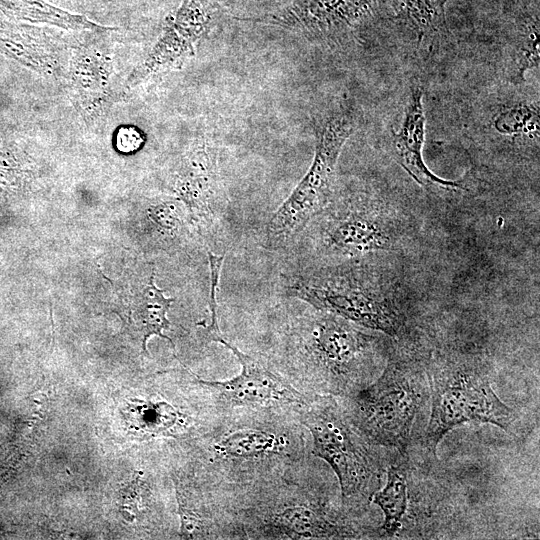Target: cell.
Segmentation results:
<instances>
[{
	"label": "cell",
	"mask_w": 540,
	"mask_h": 540,
	"mask_svg": "<svg viewBox=\"0 0 540 540\" xmlns=\"http://www.w3.org/2000/svg\"><path fill=\"white\" fill-rule=\"evenodd\" d=\"M398 19L412 28L419 41L447 31L445 4L448 0H386Z\"/></svg>",
	"instance_id": "17"
},
{
	"label": "cell",
	"mask_w": 540,
	"mask_h": 540,
	"mask_svg": "<svg viewBox=\"0 0 540 540\" xmlns=\"http://www.w3.org/2000/svg\"><path fill=\"white\" fill-rule=\"evenodd\" d=\"M337 315L313 308L290 327L287 353L306 380L334 396H349L381 373L378 339Z\"/></svg>",
	"instance_id": "1"
},
{
	"label": "cell",
	"mask_w": 540,
	"mask_h": 540,
	"mask_svg": "<svg viewBox=\"0 0 540 540\" xmlns=\"http://www.w3.org/2000/svg\"><path fill=\"white\" fill-rule=\"evenodd\" d=\"M370 500L384 514L381 527L384 533L395 535L402 525L408 506L407 465L404 460L388 467L385 486L376 491Z\"/></svg>",
	"instance_id": "16"
},
{
	"label": "cell",
	"mask_w": 540,
	"mask_h": 540,
	"mask_svg": "<svg viewBox=\"0 0 540 540\" xmlns=\"http://www.w3.org/2000/svg\"><path fill=\"white\" fill-rule=\"evenodd\" d=\"M427 382L416 363L390 361L371 383L345 397L344 409L369 442L404 452L416 416L428 399Z\"/></svg>",
	"instance_id": "3"
},
{
	"label": "cell",
	"mask_w": 540,
	"mask_h": 540,
	"mask_svg": "<svg viewBox=\"0 0 540 540\" xmlns=\"http://www.w3.org/2000/svg\"><path fill=\"white\" fill-rule=\"evenodd\" d=\"M426 116L423 91L412 88L401 117L400 126L392 129L390 147L398 164L421 186L463 189L460 182L443 179L425 164L422 150L425 142Z\"/></svg>",
	"instance_id": "13"
},
{
	"label": "cell",
	"mask_w": 540,
	"mask_h": 540,
	"mask_svg": "<svg viewBox=\"0 0 540 540\" xmlns=\"http://www.w3.org/2000/svg\"><path fill=\"white\" fill-rule=\"evenodd\" d=\"M290 432L266 421L213 425L208 446L211 462L219 469H270V464H283L296 456Z\"/></svg>",
	"instance_id": "10"
},
{
	"label": "cell",
	"mask_w": 540,
	"mask_h": 540,
	"mask_svg": "<svg viewBox=\"0 0 540 540\" xmlns=\"http://www.w3.org/2000/svg\"><path fill=\"white\" fill-rule=\"evenodd\" d=\"M378 0H300L279 16L268 20L300 27L322 39L344 35L371 20Z\"/></svg>",
	"instance_id": "12"
},
{
	"label": "cell",
	"mask_w": 540,
	"mask_h": 540,
	"mask_svg": "<svg viewBox=\"0 0 540 540\" xmlns=\"http://www.w3.org/2000/svg\"><path fill=\"white\" fill-rule=\"evenodd\" d=\"M174 301L166 298L163 291L158 289L151 277L149 286L143 291L135 310L134 322L142 336V347L146 351L147 339L152 335H158L171 341L163 334V330L170 325L167 319V311Z\"/></svg>",
	"instance_id": "19"
},
{
	"label": "cell",
	"mask_w": 540,
	"mask_h": 540,
	"mask_svg": "<svg viewBox=\"0 0 540 540\" xmlns=\"http://www.w3.org/2000/svg\"><path fill=\"white\" fill-rule=\"evenodd\" d=\"M301 424L312 436V452L323 459L339 482L342 504L370 500L381 483V468L369 442L352 424L332 395L310 398L298 410Z\"/></svg>",
	"instance_id": "4"
},
{
	"label": "cell",
	"mask_w": 540,
	"mask_h": 540,
	"mask_svg": "<svg viewBox=\"0 0 540 540\" xmlns=\"http://www.w3.org/2000/svg\"><path fill=\"white\" fill-rule=\"evenodd\" d=\"M513 59V67L515 69L513 72V79L517 82L523 79L524 74L528 69L539 66L538 20H534L526 28L523 37L517 45Z\"/></svg>",
	"instance_id": "21"
},
{
	"label": "cell",
	"mask_w": 540,
	"mask_h": 540,
	"mask_svg": "<svg viewBox=\"0 0 540 540\" xmlns=\"http://www.w3.org/2000/svg\"><path fill=\"white\" fill-rule=\"evenodd\" d=\"M181 193L202 232L212 236L222 223L226 202L221 187L216 155L205 144L191 155L189 169L181 181Z\"/></svg>",
	"instance_id": "14"
},
{
	"label": "cell",
	"mask_w": 540,
	"mask_h": 540,
	"mask_svg": "<svg viewBox=\"0 0 540 540\" xmlns=\"http://www.w3.org/2000/svg\"><path fill=\"white\" fill-rule=\"evenodd\" d=\"M0 6L20 19L44 23L65 29L104 31L103 27L87 17L56 7L45 0H0Z\"/></svg>",
	"instance_id": "18"
},
{
	"label": "cell",
	"mask_w": 540,
	"mask_h": 540,
	"mask_svg": "<svg viewBox=\"0 0 540 540\" xmlns=\"http://www.w3.org/2000/svg\"><path fill=\"white\" fill-rule=\"evenodd\" d=\"M494 126L507 135L524 134L532 138L539 136V104L521 103L502 110L495 118Z\"/></svg>",
	"instance_id": "20"
},
{
	"label": "cell",
	"mask_w": 540,
	"mask_h": 540,
	"mask_svg": "<svg viewBox=\"0 0 540 540\" xmlns=\"http://www.w3.org/2000/svg\"><path fill=\"white\" fill-rule=\"evenodd\" d=\"M357 123V112L349 105H339L317 120L313 161L270 218L266 228L269 247L279 248L289 243L327 206L334 193L340 153Z\"/></svg>",
	"instance_id": "6"
},
{
	"label": "cell",
	"mask_w": 540,
	"mask_h": 540,
	"mask_svg": "<svg viewBox=\"0 0 540 540\" xmlns=\"http://www.w3.org/2000/svg\"><path fill=\"white\" fill-rule=\"evenodd\" d=\"M431 413L425 443L435 451L442 438L466 423H489L508 430L514 410L495 393L489 376L472 360L443 359L429 369Z\"/></svg>",
	"instance_id": "5"
},
{
	"label": "cell",
	"mask_w": 540,
	"mask_h": 540,
	"mask_svg": "<svg viewBox=\"0 0 540 540\" xmlns=\"http://www.w3.org/2000/svg\"><path fill=\"white\" fill-rule=\"evenodd\" d=\"M289 293L312 308L398 337L406 318L394 291L360 265L305 269L287 278Z\"/></svg>",
	"instance_id": "2"
},
{
	"label": "cell",
	"mask_w": 540,
	"mask_h": 540,
	"mask_svg": "<svg viewBox=\"0 0 540 540\" xmlns=\"http://www.w3.org/2000/svg\"><path fill=\"white\" fill-rule=\"evenodd\" d=\"M241 508L232 524L238 535L255 539H341L358 533L322 499L300 491L265 492Z\"/></svg>",
	"instance_id": "8"
},
{
	"label": "cell",
	"mask_w": 540,
	"mask_h": 540,
	"mask_svg": "<svg viewBox=\"0 0 540 540\" xmlns=\"http://www.w3.org/2000/svg\"><path fill=\"white\" fill-rule=\"evenodd\" d=\"M315 222L318 249L334 258H356L400 246L405 226L385 201L370 194L331 197Z\"/></svg>",
	"instance_id": "7"
},
{
	"label": "cell",
	"mask_w": 540,
	"mask_h": 540,
	"mask_svg": "<svg viewBox=\"0 0 540 540\" xmlns=\"http://www.w3.org/2000/svg\"><path fill=\"white\" fill-rule=\"evenodd\" d=\"M215 342L229 349L241 365L238 375L227 380H197L212 392L222 408H247L261 411L293 409L297 412L310 398L279 374L262 358L241 351L223 334Z\"/></svg>",
	"instance_id": "9"
},
{
	"label": "cell",
	"mask_w": 540,
	"mask_h": 540,
	"mask_svg": "<svg viewBox=\"0 0 540 540\" xmlns=\"http://www.w3.org/2000/svg\"><path fill=\"white\" fill-rule=\"evenodd\" d=\"M217 6L209 0H182L169 15L149 55L131 74L138 82L153 73L178 65L195 53L197 43L214 25Z\"/></svg>",
	"instance_id": "11"
},
{
	"label": "cell",
	"mask_w": 540,
	"mask_h": 540,
	"mask_svg": "<svg viewBox=\"0 0 540 540\" xmlns=\"http://www.w3.org/2000/svg\"><path fill=\"white\" fill-rule=\"evenodd\" d=\"M192 419L164 400L133 399L126 408V421L143 437L175 436Z\"/></svg>",
	"instance_id": "15"
}]
</instances>
